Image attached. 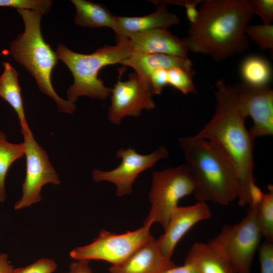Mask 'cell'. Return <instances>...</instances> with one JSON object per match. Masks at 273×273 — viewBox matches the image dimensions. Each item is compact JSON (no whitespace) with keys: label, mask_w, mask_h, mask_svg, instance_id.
<instances>
[{"label":"cell","mask_w":273,"mask_h":273,"mask_svg":"<svg viewBox=\"0 0 273 273\" xmlns=\"http://www.w3.org/2000/svg\"><path fill=\"white\" fill-rule=\"evenodd\" d=\"M198 10L196 20L182 39L189 51L219 62L248 48L245 31L253 14L250 1H203Z\"/></svg>","instance_id":"1"},{"label":"cell","mask_w":273,"mask_h":273,"mask_svg":"<svg viewBox=\"0 0 273 273\" xmlns=\"http://www.w3.org/2000/svg\"><path fill=\"white\" fill-rule=\"evenodd\" d=\"M215 113L211 120L196 134L209 140L225 154L234 165L237 174L238 204L248 205L255 185L253 176V149L255 140L245 126V118L238 108L235 85L223 80L215 83Z\"/></svg>","instance_id":"2"},{"label":"cell","mask_w":273,"mask_h":273,"mask_svg":"<svg viewBox=\"0 0 273 273\" xmlns=\"http://www.w3.org/2000/svg\"><path fill=\"white\" fill-rule=\"evenodd\" d=\"M178 144L194 181L193 194L198 201L227 206L237 199L236 168L217 145L196 134L181 137Z\"/></svg>","instance_id":"3"},{"label":"cell","mask_w":273,"mask_h":273,"mask_svg":"<svg viewBox=\"0 0 273 273\" xmlns=\"http://www.w3.org/2000/svg\"><path fill=\"white\" fill-rule=\"evenodd\" d=\"M17 10L23 20L25 29L10 43L9 54L31 74L40 91L53 99L59 112L72 114L76 110L75 104L60 97L52 85V72L58 59L42 36V14L33 10Z\"/></svg>","instance_id":"4"},{"label":"cell","mask_w":273,"mask_h":273,"mask_svg":"<svg viewBox=\"0 0 273 273\" xmlns=\"http://www.w3.org/2000/svg\"><path fill=\"white\" fill-rule=\"evenodd\" d=\"M113 46L105 45L91 54L74 52L59 44L56 52L72 73L74 82L67 91L68 101L74 103L80 96L105 100L111 95L112 88L104 85L98 77L104 67L121 63L129 56L132 49L128 38L116 42Z\"/></svg>","instance_id":"5"},{"label":"cell","mask_w":273,"mask_h":273,"mask_svg":"<svg viewBox=\"0 0 273 273\" xmlns=\"http://www.w3.org/2000/svg\"><path fill=\"white\" fill-rule=\"evenodd\" d=\"M263 192H252L246 216L238 223L225 224L209 243L231 263L236 273H251L261 233L257 221V206Z\"/></svg>","instance_id":"6"},{"label":"cell","mask_w":273,"mask_h":273,"mask_svg":"<svg viewBox=\"0 0 273 273\" xmlns=\"http://www.w3.org/2000/svg\"><path fill=\"white\" fill-rule=\"evenodd\" d=\"M194 184L186 163L152 173L149 195L151 204L144 223L158 222L164 230L180 199L193 194Z\"/></svg>","instance_id":"7"},{"label":"cell","mask_w":273,"mask_h":273,"mask_svg":"<svg viewBox=\"0 0 273 273\" xmlns=\"http://www.w3.org/2000/svg\"><path fill=\"white\" fill-rule=\"evenodd\" d=\"M152 224L144 223L139 229L122 234L102 230L92 243L75 248L69 255L75 260H103L112 265L119 264L149 240Z\"/></svg>","instance_id":"8"},{"label":"cell","mask_w":273,"mask_h":273,"mask_svg":"<svg viewBox=\"0 0 273 273\" xmlns=\"http://www.w3.org/2000/svg\"><path fill=\"white\" fill-rule=\"evenodd\" d=\"M26 157V174L22 196L14 209L27 207L41 200V191L47 184H60V179L45 150L35 140L29 126L21 129Z\"/></svg>","instance_id":"9"},{"label":"cell","mask_w":273,"mask_h":273,"mask_svg":"<svg viewBox=\"0 0 273 273\" xmlns=\"http://www.w3.org/2000/svg\"><path fill=\"white\" fill-rule=\"evenodd\" d=\"M116 155L121 159L116 168L109 171L95 169L92 177L96 182L113 183L116 195L122 197L131 193L133 184L139 174L152 167L159 161L168 158L169 153L165 146L161 145L147 155L140 154L131 148H120Z\"/></svg>","instance_id":"10"},{"label":"cell","mask_w":273,"mask_h":273,"mask_svg":"<svg viewBox=\"0 0 273 273\" xmlns=\"http://www.w3.org/2000/svg\"><path fill=\"white\" fill-rule=\"evenodd\" d=\"M111 94L108 117L115 125H119L127 116L138 117L143 110L155 107L149 83L140 78L135 72L130 74L126 81L119 79L112 88Z\"/></svg>","instance_id":"11"},{"label":"cell","mask_w":273,"mask_h":273,"mask_svg":"<svg viewBox=\"0 0 273 273\" xmlns=\"http://www.w3.org/2000/svg\"><path fill=\"white\" fill-rule=\"evenodd\" d=\"M238 108L245 119L250 117L253 125L252 137L273 134V90L267 86L254 85L245 82L235 85Z\"/></svg>","instance_id":"12"},{"label":"cell","mask_w":273,"mask_h":273,"mask_svg":"<svg viewBox=\"0 0 273 273\" xmlns=\"http://www.w3.org/2000/svg\"><path fill=\"white\" fill-rule=\"evenodd\" d=\"M212 216L207 203L198 201L187 206H177L173 211L164 233L157 242L162 254L171 259L174 248L182 237L198 222Z\"/></svg>","instance_id":"13"},{"label":"cell","mask_w":273,"mask_h":273,"mask_svg":"<svg viewBox=\"0 0 273 273\" xmlns=\"http://www.w3.org/2000/svg\"><path fill=\"white\" fill-rule=\"evenodd\" d=\"M176 266L161 251L152 236L125 261L109 268L110 273H163Z\"/></svg>","instance_id":"14"},{"label":"cell","mask_w":273,"mask_h":273,"mask_svg":"<svg viewBox=\"0 0 273 273\" xmlns=\"http://www.w3.org/2000/svg\"><path fill=\"white\" fill-rule=\"evenodd\" d=\"M132 51L187 57L189 50L183 39L166 29H154L129 35Z\"/></svg>","instance_id":"15"},{"label":"cell","mask_w":273,"mask_h":273,"mask_svg":"<svg viewBox=\"0 0 273 273\" xmlns=\"http://www.w3.org/2000/svg\"><path fill=\"white\" fill-rule=\"evenodd\" d=\"M155 12L141 17L116 16V28L114 32L116 42L127 38L132 34L154 29H166L179 23V18L169 12L165 5L159 3Z\"/></svg>","instance_id":"16"},{"label":"cell","mask_w":273,"mask_h":273,"mask_svg":"<svg viewBox=\"0 0 273 273\" xmlns=\"http://www.w3.org/2000/svg\"><path fill=\"white\" fill-rule=\"evenodd\" d=\"M121 64L132 68L140 78L149 83L151 74L157 69L168 70L176 67L189 73H195L192 62L188 57L162 54H144L132 51Z\"/></svg>","instance_id":"17"},{"label":"cell","mask_w":273,"mask_h":273,"mask_svg":"<svg viewBox=\"0 0 273 273\" xmlns=\"http://www.w3.org/2000/svg\"><path fill=\"white\" fill-rule=\"evenodd\" d=\"M185 263L199 273H236L229 260L209 242H195L191 247Z\"/></svg>","instance_id":"18"},{"label":"cell","mask_w":273,"mask_h":273,"mask_svg":"<svg viewBox=\"0 0 273 273\" xmlns=\"http://www.w3.org/2000/svg\"><path fill=\"white\" fill-rule=\"evenodd\" d=\"M76 9L74 22L83 27L116 28V16L105 6L85 0H71Z\"/></svg>","instance_id":"19"},{"label":"cell","mask_w":273,"mask_h":273,"mask_svg":"<svg viewBox=\"0 0 273 273\" xmlns=\"http://www.w3.org/2000/svg\"><path fill=\"white\" fill-rule=\"evenodd\" d=\"M4 71L0 76V97L9 103L17 114L21 129L28 126L24 114L18 74L8 62H3Z\"/></svg>","instance_id":"20"},{"label":"cell","mask_w":273,"mask_h":273,"mask_svg":"<svg viewBox=\"0 0 273 273\" xmlns=\"http://www.w3.org/2000/svg\"><path fill=\"white\" fill-rule=\"evenodd\" d=\"M240 73L243 82L254 85L267 86L271 79L272 69L265 59L253 55L243 60Z\"/></svg>","instance_id":"21"},{"label":"cell","mask_w":273,"mask_h":273,"mask_svg":"<svg viewBox=\"0 0 273 273\" xmlns=\"http://www.w3.org/2000/svg\"><path fill=\"white\" fill-rule=\"evenodd\" d=\"M25 155L24 143L13 144L8 142L6 135L0 131V202L5 199V182L11 165Z\"/></svg>","instance_id":"22"},{"label":"cell","mask_w":273,"mask_h":273,"mask_svg":"<svg viewBox=\"0 0 273 273\" xmlns=\"http://www.w3.org/2000/svg\"><path fill=\"white\" fill-rule=\"evenodd\" d=\"M268 192L262 193L257 206V221L265 240L273 241V188L268 187Z\"/></svg>","instance_id":"23"},{"label":"cell","mask_w":273,"mask_h":273,"mask_svg":"<svg viewBox=\"0 0 273 273\" xmlns=\"http://www.w3.org/2000/svg\"><path fill=\"white\" fill-rule=\"evenodd\" d=\"M195 73H189L179 68L167 70V83L184 94L195 93L196 89L192 78Z\"/></svg>","instance_id":"24"},{"label":"cell","mask_w":273,"mask_h":273,"mask_svg":"<svg viewBox=\"0 0 273 273\" xmlns=\"http://www.w3.org/2000/svg\"><path fill=\"white\" fill-rule=\"evenodd\" d=\"M246 34L262 50L273 49V25L265 24L248 25Z\"/></svg>","instance_id":"25"},{"label":"cell","mask_w":273,"mask_h":273,"mask_svg":"<svg viewBox=\"0 0 273 273\" xmlns=\"http://www.w3.org/2000/svg\"><path fill=\"white\" fill-rule=\"evenodd\" d=\"M52 2L50 0H0V7L33 10L47 14L51 10Z\"/></svg>","instance_id":"26"},{"label":"cell","mask_w":273,"mask_h":273,"mask_svg":"<svg viewBox=\"0 0 273 273\" xmlns=\"http://www.w3.org/2000/svg\"><path fill=\"white\" fill-rule=\"evenodd\" d=\"M57 266L54 260L43 258L26 266L14 268L12 273H53Z\"/></svg>","instance_id":"27"},{"label":"cell","mask_w":273,"mask_h":273,"mask_svg":"<svg viewBox=\"0 0 273 273\" xmlns=\"http://www.w3.org/2000/svg\"><path fill=\"white\" fill-rule=\"evenodd\" d=\"M258 249L260 273H273V241L264 240Z\"/></svg>","instance_id":"28"},{"label":"cell","mask_w":273,"mask_h":273,"mask_svg":"<svg viewBox=\"0 0 273 273\" xmlns=\"http://www.w3.org/2000/svg\"><path fill=\"white\" fill-rule=\"evenodd\" d=\"M253 14L258 16L263 24H270L273 19L272 0L251 1Z\"/></svg>","instance_id":"29"},{"label":"cell","mask_w":273,"mask_h":273,"mask_svg":"<svg viewBox=\"0 0 273 273\" xmlns=\"http://www.w3.org/2000/svg\"><path fill=\"white\" fill-rule=\"evenodd\" d=\"M149 84L153 95H160L167 83V69L154 70L149 77Z\"/></svg>","instance_id":"30"},{"label":"cell","mask_w":273,"mask_h":273,"mask_svg":"<svg viewBox=\"0 0 273 273\" xmlns=\"http://www.w3.org/2000/svg\"><path fill=\"white\" fill-rule=\"evenodd\" d=\"M203 1L199 0H169L168 4L175 5L185 7L186 9L187 17L192 24L195 22L198 15L197 6Z\"/></svg>","instance_id":"31"},{"label":"cell","mask_w":273,"mask_h":273,"mask_svg":"<svg viewBox=\"0 0 273 273\" xmlns=\"http://www.w3.org/2000/svg\"><path fill=\"white\" fill-rule=\"evenodd\" d=\"M88 261L76 260L69 266V273H93L88 265Z\"/></svg>","instance_id":"32"},{"label":"cell","mask_w":273,"mask_h":273,"mask_svg":"<svg viewBox=\"0 0 273 273\" xmlns=\"http://www.w3.org/2000/svg\"><path fill=\"white\" fill-rule=\"evenodd\" d=\"M163 273H199L197 270L191 264L184 263L181 266H175Z\"/></svg>","instance_id":"33"},{"label":"cell","mask_w":273,"mask_h":273,"mask_svg":"<svg viewBox=\"0 0 273 273\" xmlns=\"http://www.w3.org/2000/svg\"><path fill=\"white\" fill-rule=\"evenodd\" d=\"M14 266L8 261L7 254H0V273H12Z\"/></svg>","instance_id":"34"},{"label":"cell","mask_w":273,"mask_h":273,"mask_svg":"<svg viewBox=\"0 0 273 273\" xmlns=\"http://www.w3.org/2000/svg\"><path fill=\"white\" fill-rule=\"evenodd\" d=\"M63 273H69V272H63Z\"/></svg>","instance_id":"35"}]
</instances>
